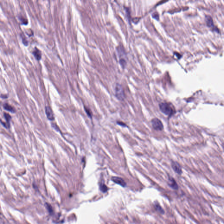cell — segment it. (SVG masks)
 Returning <instances> with one entry per match:
<instances>
[{
  "label": "cell",
  "instance_id": "1",
  "mask_svg": "<svg viewBox=\"0 0 224 224\" xmlns=\"http://www.w3.org/2000/svg\"><path fill=\"white\" fill-rule=\"evenodd\" d=\"M159 105L161 112L169 117L173 116L175 112L174 106L170 103H161Z\"/></svg>",
  "mask_w": 224,
  "mask_h": 224
},
{
  "label": "cell",
  "instance_id": "2",
  "mask_svg": "<svg viewBox=\"0 0 224 224\" xmlns=\"http://www.w3.org/2000/svg\"><path fill=\"white\" fill-rule=\"evenodd\" d=\"M115 96L119 100H123L125 98V95L124 90L121 85L119 84H117L115 89Z\"/></svg>",
  "mask_w": 224,
  "mask_h": 224
},
{
  "label": "cell",
  "instance_id": "3",
  "mask_svg": "<svg viewBox=\"0 0 224 224\" xmlns=\"http://www.w3.org/2000/svg\"><path fill=\"white\" fill-rule=\"evenodd\" d=\"M152 126L153 128L156 131H162L163 129V125L159 119L154 118L152 119Z\"/></svg>",
  "mask_w": 224,
  "mask_h": 224
},
{
  "label": "cell",
  "instance_id": "4",
  "mask_svg": "<svg viewBox=\"0 0 224 224\" xmlns=\"http://www.w3.org/2000/svg\"><path fill=\"white\" fill-rule=\"evenodd\" d=\"M171 165L173 170L174 171L175 173H177L179 175H181L182 174V168L180 164L178 163L176 161H173L172 162Z\"/></svg>",
  "mask_w": 224,
  "mask_h": 224
},
{
  "label": "cell",
  "instance_id": "5",
  "mask_svg": "<svg viewBox=\"0 0 224 224\" xmlns=\"http://www.w3.org/2000/svg\"><path fill=\"white\" fill-rule=\"evenodd\" d=\"M111 180L115 183H117V184L119 185L121 187H125L126 185V183L125 181L122 178L119 177H116V176H113L111 178Z\"/></svg>",
  "mask_w": 224,
  "mask_h": 224
},
{
  "label": "cell",
  "instance_id": "6",
  "mask_svg": "<svg viewBox=\"0 0 224 224\" xmlns=\"http://www.w3.org/2000/svg\"><path fill=\"white\" fill-rule=\"evenodd\" d=\"M32 53L37 61H40L42 58V53L40 49L35 47Z\"/></svg>",
  "mask_w": 224,
  "mask_h": 224
},
{
  "label": "cell",
  "instance_id": "7",
  "mask_svg": "<svg viewBox=\"0 0 224 224\" xmlns=\"http://www.w3.org/2000/svg\"><path fill=\"white\" fill-rule=\"evenodd\" d=\"M206 22L207 23V25L208 26H209L210 28H211L213 29L214 31H216L217 32H218L219 31L218 30L217 28L215 27L213 23V21L211 17L210 16H207L206 17Z\"/></svg>",
  "mask_w": 224,
  "mask_h": 224
},
{
  "label": "cell",
  "instance_id": "8",
  "mask_svg": "<svg viewBox=\"0 0 224 224\" xmlns=\"http://www.w3.org/2000/svg\"><path fill=\"white\" fill-rule=\"evenodd\" d=\"M45 112L47 115V118L50 120H53L54 119V114L52 112L51 108L49 106H46L45 107Z\"/></svg>",
  "mask_w": 224,
  "mask_h": 224
},
{
  "label": "cell",
  "instance_id": "9",
  "mask_svg": "<svg viewBox=\"0 0 224 224\" xmlns=\"http://www.w3.org/2000/svg\"><path fill=\"white\" fill-rule=\"evenodd\" d=\"M168 184L169 187H171L172 188L174 189L177 190L179 188L178 185L176 182L173 178L169 177L168 178Z\"/></svg>",
  "mask_w": 224,
  "mask_h": 224
},
{
  "label": "cell",
  "instance_id": "10",
  "mask_svg": "<svg viewBox=\"0 0 224 224\" xmlns=\"http://www.w3.org/2000/svg\"><path fill=\"white\" fill-rule=\"evenodd\" d=\"M154 207L155 208V209L157 210L159 212L161 213V214H164L165 211L164 210L163 208H161L160 205L159 204V203L157 201H155L154 203Z\"/></svg>",
  "mask_w": 224,
  "mask_h": 224
},
{
  "label": "cell",
  "instance_id": "11",
  "mask_svg": "<svg viewBox=\"0 0 224 224\" xmlns=\"http://www.w3.org/2000/svg\"><path fill=\"white\" fill-rule=\"evenodd\" d=\"M3 108L4 109L8 111L11 112L12 113H14L15 112V110L14 109V108L12 107L11 105H9L7 103H5L3 104Z\"/></svg>",
  "mask_w": 224,
  "mask_h": 224
},
{
  "label": "cell",
  "instance_id": "12",
  "mask_svg": "<svg viewBox=\"0 0 224 224\" xmlns=\"http://www.w3.org/2000/svg\"><path fill=\"white\" fill-rule=\"evenodd\" d=\"M99 187H100V189L101 191L103 193H106L108 190V187L104 183H101Z\"/></svg>",
  "mask_w": 224,
  "mask_h": 224
},
{
  "label": "cell",
  "instance_id": "13",
  "mask_svg": "<svg viewBox=\"0 0 224 224\" xmlns=\"http://www.w3.org/2000/svg\"><path fill=\"white\" fill-rule=\"evenodd\" d=\"M4 116L5 117V119L7 121V124H8V125H10V121L12 118L11 116L9 114L6 113H4Z\"/></svg>",
  "mask_w": 224,
  "mask_h": 224
},
{
  "label": "cell",
  "instance_id": "14",
  "mask_svg": "<svg viewBox=\"0 0 224 224\" xmlns=\"http://www.w3.org/2000/svg\"><path fill=\"white\" fill-rule=\"evenodd\" d=\"M19 19L21 21V24H22L26 25V24H28L27 20L26 19H24L23 17L21 15L20 17H19Z\"/></svg>",
  "mask_w": 224,
  "mask_h": 224
},
{
  "label": "cell",
  "instance_id": "15",
  "mask_svg": "<svg viewBox=\"0 0 224 224\" xmlns=\"http://www.w3.org/2000/svg\"><path fill=\"white\" fill-rule=\"evenodd\" d=\"M46 207H47V209L48 210L49 212L50 213V214H51L53 213V209H52V208L51 206L49 204L47 203H46Z\"/></svg>",
  "mask_w": 224,
  "mask_h": 224
},
{
  "label": "cell",
  "instance_id": "16",
  "mask_svg": "<svg viewBox=\"0 0 224 224\" xmlns=\"http://www.w3.org/2000/svg\"><path fill=\"white\" fill-rule=\"evenodd\" d=\"M22 42L24 45L27 46L28 45V41L26 38H22Z\"/></svg>",
  "mask_w": 224,
  "mask_h": 224
},
{
  "label": "cell",
  "instance_id": "17",
  "mask_svg": "<svg viewBox=\"0 0 224 224\" xmlns=\"http://www.w3.org/2000/svg\"><path fill=\"white\" fill-rule=\"evenodd\" d=\"M1 124H2V125L3 126H4V127H5V128H9L10 127V125H8V124H7V123L5 124V123L3 122L2 121H1Z\"/></svg>",
  "mask_w": 224,
  "mask_h": 224
},
{
  "label": "cell",
  "instance_id": "18",
  "mask_svg": "<svg viewBox=\"0 0 224 224\" xmlns=\"http://www.w3.org/2000/svg\"><path fill=\"white\" fill-rule=\"evenodd\" d=\"M85 111L86 112L87 114L88 115L89 117H91V112L90 111V110H89L88 108H85Z\"/></svg>",
  "mask_w": 224,
  "mask_h": 224
},
{
  "label": "cell",
  "instance_id": "19",
  "mask_svg": "<svg viewBox=\"0 0 224 224\" xmlns=\"http://www.w3.org/2000/svg\"><path fill=\"white\" fill-rule=\"evenodd\" d=\"M52 126L55 130H56V131H60V130H59V129L58 128V127H57V126H56V124H52Z\"/></svg>",
  "mask_w": 224,
  "mask_h": 224
},
{
  "label": "cell",
  "instance_id": "20",
  "mask_svg": "<svg viewBox=\"0 0 224 224\" xmlns=\"http://www.w3.org/2000/svg\"><path fill=\"white\" fill-rule=\"evenodd\" d=\"M117 124H118L119 125H120V126H126V124H124V123H123L122 122H117Z\"/></svg>",
  "mask_w": 224,
  "mask_h": 224
},
{
  "label": "cell",
  "instance_id": "21",
  "mask_svg": "<svg viewBox=\"0 0 224 224\" xmlns=\"http://www.w3.org/2000/svg\"><path fill=\"white\" fill-rule=\"evenodd\" d=\"M1 97L2 98H7V95H6L1 94Z\"/></svg>",
  "mask_w": 224,
  "mask_h": 224
}]
</instances>
